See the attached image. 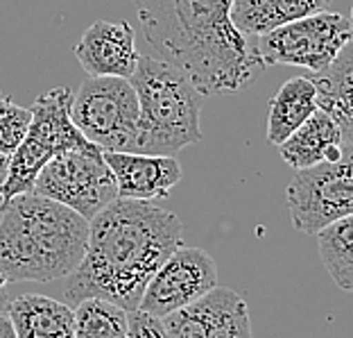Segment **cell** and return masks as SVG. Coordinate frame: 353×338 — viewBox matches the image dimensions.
<instances>
[{"instance_id": "1", "label": "cell", "mask_w": 353, "mask_h": 338, "mask_svg": "<svg viewBox=\"0 0 353 338\" xmlns=\"http://www.w3.org/2000/svg\"><path fill=\"white\" fill-rule=\"evenodd\" d=\"M183 243L179 216L143 200L116 198L88 220L82 261L63 281V300L86 297L136 311L161 263Z\"/></svg>"}, {"instance_id": "2", "label": "cell", "mask_w": 353, "mask_h": 338, "mask_svg": "<svg viewBox=\"0 0 353 338\" xmlns=\"http://www.w3.org/2000/svg\"><path fill=\"white\" fill-rule=\"evenodd\" d=\"M154 57L186 73L202 95L247 88L265 66L254 37L231 23L234 0H132Z\"/></svg>"}, {"instance_id": "3", "label": "cell", "mask_w": 353, "mask_h": 338, "mask_svg": "<svg viewBox=\"0 0 353 338\" xmlns=\"http://www.w3.org/2000/svg\"><path fill=\"white\" fill-rule=\"evenodd\" d=\"M0 207V275L7 284L66 279L77 268L88 241L86 218L37 193Z\"/></svg>"}, {"instance_id": "4", "label": "cell", "mask_w": 353, "mask_h": 338, "mask_svg": "<svg viewBox=\"0 0 353 338\" xmlns=\"http://www.w3.org/2000/svg\"><path fill=\"white\" fill-rule=\"evenodd\" d=\"M139 95V132L134 152L176 157L204 141L199 130L202 93L179 66L159 57H141L130 77Z\"/></svg>"}, {"instance_id": "5", "label": "cell", "mask_w": 353, "mask_h": 338, "mask_svg": "<svg viewBox=\"0 0 353 338\" xmlns=\"http://www.w3.org/2000/svg\"><path fill=\"white\" fill-rule=\"evenodd\" d=\"M73 95L75 93L68 86H54L34 100L30 130L10 157V173L0 191L3 205L21 193H32L37 175L50 159L61 152L93 146L70 118Z\"/></svg>"}, {"instance_id": "6", "label": "cell", "mask_w": 353, "mask_h": 338, "mask_svg": "<svg viewBox=\"0 0 353 338\" xmlns=\"http://www.w3.org/2000/svg\"><path fill=\"white\" fill-rule=\"evenodd\" d=\"M353 41V23L338 12H317L288 26L254 37L265 68L274 64L306 68L322 75L333 66L340 53Z\"/></svg>"}, {"instance_id": "7", "label": "cell", "mask_w": 353, "mask_h": 338, "mask_svg": "<svg viewBox=\"0 0 353 338\" xmlns=\"http://www.w3.org/2000/svg\"><path fill=\"white\" fill-rule=\"evenodd\" d=\"M70 118L104 152H134L139 132V95L125 77L88 75L73 95Z\"/></svg>"}, {"instance_id": "8", "label": "cell", "mask_w": 353, "mask_h": 338, "mask_svg": "<svg viewBox=\"0 0 353 338\" xmlns=\"http://www.w3.org/2000/svg\"><path fill=\"white\" fill-rule=\"evenodd\" d=\"M32 193L54 200L91 220L118 198L114 173L104 162V150L93 146L61 152L37 175Z\"/></svg>"}, {"instance_id": "9", "label": "cell", "mask_w": 353, "mask_h": 338, "mask_svg": "<svg viewBox=\"0 0 353 338\" xmlns=\"http://www.w3.org/2000/svg\"><path fill=\"white\" fill-rule=\"evenodd\" d=\"M288 212L296 232L317 234L326 225L353 214V168L347 157L324 162L294 177L285 191Z\"/></svg>"}, {"instance_id": "10", "label": "cell", "mask_w": 353, "mask_h": 338, "mask_svg": "<svg viewBox=\"0 0 353 338\" xmlns=\"http://www.w3.org/2000/svg\"><path fill=\"white\" fill-rule=\"evenodd\" d=\"M218 286V265L202 247H176L145 286L139 311L154 318L186 309Z\"/></svg>"}, {"instance_id": "11", "label": "cell", "mask_w": 353, "mask_h": 338, "mask_svg": "<svg viewBox=\"0 0 353 338\" xmlns=\"http://www.w3.org/2000/svg\"><path fill=\"white\" fill-rule=\"evenodd\" d=\"M168 338H254L247 302L236 291L215 286L202 300L161 318Z\"/></svg>"}, {"instance_id": "12", "label": "cell", "mask_w": 353, "mask_h": 338, "mask_svg": "<svg viewBox=\"0 0 353 338\" xmlns=\"http://www.w3.org/2000/svg\"><path fill=\"white\" fill-rule=\"evenodd\" d=\"M75 57L91 77L130 79L141 59L136 32L127 21H95L75 44Z\"/></svg>"}, {"instance_id": "13", "label": "cell", "mask_w": 353, "mask_h": 338, "mask_svg": "<svg viewBox=\"0 0 353 338\" xmlns=\"http://www.w3.org/2000/svg\"><path fill=\"white\" fill-rule=\"evenodd\" d=\"M104 162L111 168L118 187V198L152 200L168 198L181 182L183 171L176 157L141 155V152H104Z\"/></svg>"}, {"instance_id": "14", "label": "cell", "mask_w": 353, "mask_h": 338, "mask_svg": "<svg viewBox=\"0 0 353 338\" xmlns=\"http://www.w3.org/2000/svg\"><path fill=\"white\" fill-rule=\"evenodd\" d=\"M342 146L344 139L340 125L324 109H317L276 148L281 159L292 171H303L324 162H338L342 157Z\"/></svg>"}, {"instance_id": "15", "label": "cell", "mask_w": 353, "mask_h": 338, "mask_svg": "<svg viewBox=\"0 0 353 338\" xmlns=\"http://www.w3.org/2000/svg\"><path fill=\"white\" fill-rule=\"evenodd\" d=\"M16 338H75V311L48 295L26 293L7 307Z\"/></svg>"}, {"instance_id": "16", "label": "cell", "mask_w": 353, "mask_h": 338, "mask_svg": "<svg viewBox=\"0 0 353 338\" xmlns=\"http://www.w3.org/2000/svg\"><path fill=\"white\" fill-rule=\"evenodd\" d=\"M328 0H234L231 23L245 37H263L281 26L317 14Z\"/></svg>"}, {"instance_id": "17", "label": "cell", "mask_w": 353, "mask_h": 338, "mask_svg": "<svg viewBox=\"0 0 353 338\" xmlns=\"http://www.w3.org/2000/svg\"><path fill=\"white\" fill-rule=\"evenodd\" d=\"M317 86L310 77H290L281 84L279 91L270 100L268 114V141L272 146H281L296 127L315 114Z\"/></svg>"}, {"instance_id": "18", "label": "cell", "mask_w": 353, "mask_h": 338, "mask_svg": "<svg viewBox=\"0 0 353 338\" xmlns=\"http://www.w3.org/2000/svg\"><path fill=\"white\" fill-rule=\"evenodd\" d=\"M317 104L340 125L344 143L353 141V41L340 53L333 66L315 75Z\"/></svg>"}, {"instance_id": "19", "label": "cell", "mask_w": 353, "mask_h": 338, "mask_svg": "<svg viewBox=\"0 0 353 338\" xmlns=\"http://www.w3.org/2000/svg\"><path fill=\"white\" fill-rule=\"evenodd\" d=\"M315 236L326 272L342 291L353 293V214L326 225Z\"/></svg>"}, {"instance_id": "20", "label": "cell", "mask_w": 353, "mask_h": 338, "mask_svg": "<svg viewBox=\"0 0 353 338\" xmlns=\"http://www.w3.org/2000/svg\"><path fill=\"white\" fill-rule=\"evenodd\" d=\"M75 338H127L130 336V311L100 297L77 302Z\"/></svg>"}, {"instance_id": "21", "label": "cell", "mask_w": 353, "mask_h": 338, "mask_svg": "<svg viewBox=\"0 0 353 338\" xmlns=\"http://www.w3.org/2000/svg\"><path fill=\"white\" fill-rule=\"evenodd\" d=\"M32 109L16 104L10 95L0 93V152L5 157H12L16 148L30 130Z\"/></svg>"}, {"instance_id": "22", "label": "cell", "mask_w": 353, "mask_h": 338, "mask_svg": "<svg viewBox=\"0 0 353 338\" xmlns=\"http://www.w3.org/2000/svg\"><path fill=\"white\" fill-rule=\"evenodd\" d=\"M127 338H168L161 318H154L150 313L132 311L130 313V336Z\"/></svg>"}, {"instance_id": "23", "label": "cell", "mask_w": 353, "mask_h": 338, "mask_svg": "<svg viewBox=\"0 0 353 338\" xmlns=\"http://www.w3.org/2000/svg\"><path fill=\"white\" fill-rule=\"evenodd\" d=\"M0 338H16V332H14V325L7 313L0 316Z\"/></svg>"}, {"instance_id": "24", "label": "cell", "mask_w": 353, "mask_h": 338, "mask_svg": "<svg viewBox=\"0 0 353 338\" xmlns=\"http://www.w3.org/2000/svg\"><path fill=\"white\" fill-rule=\"evenodd\" d=\"M7 307H10V295H7V279L0 275V316L7 313Z\"/></svg>"}, {"instance_id": "25", "label": "cell", "mask_w": 353, "mask_h": 338, "mask_svg": "<svg viewBox=\"0 0 353 338\" xmlns=\"http://www.w3.org/2000/svg\"><path fill=\"white\" fill-rule=\"evenodd\" d=\"M7 173H10V157H5L3 152H0V191H3L7 182Z\"/></svg>"}, {"instance_id": "26", "label": "cell", "mask_w": 353, "mask_h": 338, "mask_svg": "<svg viewBox=\"0 0 353 338\" xmlns=\"http://www.w3.org/2000/svg\"><path fill=\"white\" fill-rule=\"evenodd\" d=\"M342 155L349 159V164L353 168V141L351 143H344V146H342Z\"/></svg>"}, {"instance_id": "27", "label": "cell", "mask_w": 353, "mask_h": 338, "mask_svg": "<svg viewBox=\"0 0 353 338\" xmlns=\"http://www.w3.org/2000/svg\"><path fill=\"white\" fill-rule=\"evenodd\" d=\"M0 205H3V196H0Z\"/></svg>"}]
</instances>
